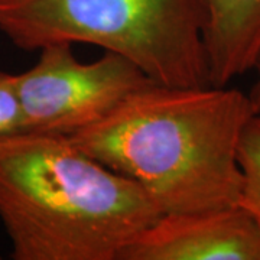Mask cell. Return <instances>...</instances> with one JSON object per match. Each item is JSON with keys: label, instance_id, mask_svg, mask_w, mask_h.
I'll list each match as a JSON object with an SVG mask.
<instances>
[{"label": "cell", "instance_id": "cell-2", "mask_svg": "<svg viewBox=\"0 0 260 260\" xmlns=\"http://www.w3.org/2000/svg\"><path fill=\"white\" fill-rule=\"evenodd\" d=\"M162 211L73 140L0 138V223L15 260H120Z\"/></svg>", "mask_w": 260, "mask_h": 260}, {"label": "cell", "instance_id": "cell-9", "mask_svg": "<svg viewBox=\"0 0 260 260\" xmlns=\"http://www.w3.org/2000/svg\"><path fill=\"white\" fill-rule=\"evenodd\" d=\"M253 71L256 73V78H254V83L251 85L250 91L247 93V95H249V100H250L253 114L260 117V55L257 58V61H256Z\"/></svg>", "mask_w": 260, "mask_h": 260}, {"label": "cell", "instance_id": "cell-8", "mask_svg": "<svg viewBox=\"0 0 260 260\" xmlns=\"http://www.w3.org/2000/svg\"><path fill=\"white\" fill-rule=\"evenodd\" d=\"M23 132L16 74L0 71V138Z\"/></svg>", "mask_w": 260, "mask_h": 260}, {"label": "cell", "instance_id": "cell-7", "mask_svg": "<svg viewBox=\"0 0 260 260\" xmlns=\"http://www.w3.org/2000/svg\"><path fill=\"white\" fill-rule=\"evenodd\" d=\"M242 188L239 205L244 208L260 230V117L253 116L243 130L239 145Z\"/></svg>", "mask_w": 260, "mask_h": 260}, {"label": "cell", "instance_id": "cell-1", "mask_svg": "<svg viewBox=\"0 0 260 260\" xmlns=\"http://www.w3.org/2000/svg\"><path fill=\"white\" fill-rule=\"evenodd\" d=\"M247 93L152 84L70 139L129 178L162 214L239 205V145L253 117Z\"/></svg>", "mask_w": 260, "mask_h": 260}, {"label": "cell", "instance_id": "cell-6", "mask_svg": "<svg viewBox=\"0 0 260 260\" xmlns=\"http://www.w3.org/2000/svg\"><path fill=\"white\" fill-rule=\"evenodd\" d=\"M208 81L225 87L260 55V0H201Z\"/></svg>", "mask_w": 260, "mask_h": 260}, {"label": "cell", "instance_id": "cell-4", "mask_svg": "<svg viewBox=\"0 0 260 260\" xmlns=\"http://www.w3.org/2000/svg\"><path fill=\"white\" fill-rule=\"evenodd\" d=\"M73 47L47 44L37 62L16 74L23 132L71 138L155 84L126 56L104 51L93 62H81Z\"/></svg>", "mask_w": 260, "mask_h": 260}, {"label": "cell", "instance_id": "cell-5", "mask_svg": "<svg viewBox=\"0 0 260 260\" xmlns=\"http://www.w3.org/2000/svg\"><path fill=\"white\" fill-rule=\"evenodd\" d=\"M120 260H260V230L240 205L162 214Z\"/></svg>", "mask_w": 260, "mask_h": 260}, {"label": "cell", "instance_id": "cell-3", "mask_svg": "<svg viewBox=\"0 0 260 260\" xmlns=\"http://www.w3.org/2000/svg\"><path fill=\"white\" fill-rule=\"evenodd\" d=\"M203 26L201 0H0V32L19 49L88 44L171 87L210 85Z\"/></svg>", "mask_w": 260, "mask_h": 260}]
</instances>
